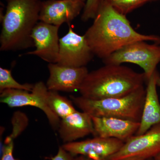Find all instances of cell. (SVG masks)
<instances>
[{
  "instance_id": "cell-1",
  "label": "cell",
  "mask_w": 160,
  "mask_h": 160,
  "mask_svg": "<svg viewBox=\"0 0 160 160\" xmlns=\"http://www.w3.org/2000/svg\"><path fill=\"white\" fill-rule=\"evenodd\" d=\"M84 35L94 55L102 60L138 41L160 44V37L139 33L132 28L126 16L116 11L108 1L100 9Z\"/></svg>"
},
{
  "instance_id": "cell-2",
  "label": "cell",
  "mask_w": 160,
  "mask_h": 160,
  "mask_svg": "<svg viewBox=\"0 0 160 160\" xmlns=\"http://www.w3.org/2000/svg\"><path fill=\"white\" fill-rule=\"evenodd\" d=\"M146 81L144 72L122 65H105L88 72L79 92L90 99L122 97L144 86Z\"/></svg>"
},
{
  "instance_id": "cell-3",
  "label": "cell",
  "mask_w": 160,
  "mask_h": 160,
  "mask_svg": "<svg viewBox=\"0 0 160 160\" xmlns=\"http://www.w3.org/2000/svg\"><path fill=\"white\" fill-rule=\"evenodd\" d=\"M0 35V50L16 51L34 46L31 34L39 20L41 0H6Z\"/></svg>"
},
{
  "instance_id": "cell-4",
  "label": "cell",
  "mask_w": 160,
  "mask_h": 160,
  "mask_svg": "<svg viewBox=\"0 0 160 160\" xmlns=\"http://www.w3.org/2000/svg\"><path fill=\"white\" fill-rule=\"evenodd\" d=\"M144 86L126 96L92 100L70 96L82 111L96 117L120 118L140 122L146 96Z\"/></svg>"
},
{
  "instance_id": "cell-5",
  "label": "cell",
  "mask_w": 160,
  "mask_h": 160,
  "mask_svg": "<svg viewBox=\"0 0 160 160\" xmlns=\"http://www.w3.org/2000/svg\"><path fill=\"white\" fill-rule=\"evenodd\" d=\"M102 61L105 65L130 63L138 65L143 69L147 82L160 62V45L138 41L124 46Z\"/></svg>"
},
{
  "instance_id": "cell-6",
  "label": "cell",
  "mask_w": 160,
  "mask_h": 160,
  "mask_svg": "<svg viewBox=\"0 0 160 160\" xmlns=\"http://www.w3.org/2000/svg\"><path fill=\"white\" fill-rule=\"evenodd\" d=\"M48 90L43 82L34 84L31 92L17 89H6L1 92L0 102L9 107L31 106L42 110L46 114L52 128H58L61 119L49 108L47 102Z\"/></svg>"
},
{
  "instance_id": "cell-7",
  "label": "cell",
  "mask_w": 160,
  "mask_h": 160,
  "mask_svg": "<svg viewBox=\"0 0 160 160\" xmlns=\"http://www.w3.org/2000/svg\"><path fill=\"white\" fill-rule=\"evenodd\" d=\"M85 35L75 32L69 26L68 32L60 38L57 64L72 67L86 66L94 56Z\"/></svg>"
},
{
  "instance_id": "cell-8",
  "label": "cell",
  "mask_w": 160,
  "mask_h": 160,
  "mask_svg": "<svg viewBox=\"0 0 160 160\" xmlns=\"http://www.w3.org/2000/svg\"><path fill=\"white\" fill-rule=\"evenodd\" d=\"M160 153V123L152 126L142 134L132 137L109 160H118L132 157L148 159L153 158Z\"/></svg>"
},
{
  "instance_id": "cell-9",
  "label": "cell",
  "mask_w": 160,
  "mask_h": 160,
  "mask_svg": "<svg viewBox=\"0 0 160 160\" xmlns=\"http://www.w3.org/2000/svg\"><path fill=\"white\" fill-rule=\"evenodd\" d=\"M124 143L114 138L95 137L93 138L65 143L62 146L75 157L82 155L91 160H109L121 149Z\"/></svg>"
},
{
  "instance_id": "cell-10",
  "label": "cell",
  "mask_w": 160,
  "mask_h": 160,
  "mask_svg": "<svg viewBox=\"0 0 160 160\" xmlns=\"http://www.w3.org/2000/svg\"><path fill=\"white\" fill-rule=\"evenodd\" d=\"M60 26L40 21L31 34L36 49L26 55L38 57L49 63H57L59 52L58 31Z\"/></svg>"
},
{
  "instance_id": "cell-11",
  "label": "cell",
  "mask_w": 160,
  "mask_h": 160,
  "mask_svg": "<svg viewBox=\"0 0 160 160\" xmlns=\"http://www.w3.org/2000/svg\"><path fill=\"white\" fill-rule=\"evenodd\" d=\"M49 76L46 85L50 91L73 92L79 90L89 72L86 66L72 67L49 63Z\"/></svg>"
},
{
  "instance_id": "cell-12",
  "label": "cell",
  "mask_w": 160,
  "mask_h": 160,
  "mask_svg": "<svg viewBox=\"0 0 160 160\" xmlns=\"http://www.w3.org/2000/svg\"><path fill=\"white\" fill-rule=\"evenodd\" d=\"M85 4L70 0H46L42 2L39 20L60 26L69 24L83 11Z\"/></svg>"
},
{
  "instance_id": "cell-13",
  "label": "cell",
  "mask_w": 160,
  "mask_h": 160,
  "mask_svg": "<svg viewBox=\"0 0 160 160\" xmlns=\"http://www.w3.org/2000/svg\"><path fill=\"white\" fill-rule=\"evenodd\" d=\"M95 137L114 138L124 142L135 135L140 122L111 117H91Z\"/></svg>"
},
{
  "instance_id": "cell-14",
  "label": "cell",
  "mask_w": 160,
  "mask_h": 160,
  "mask_svg": "<svg viewBox=\"0 0 160 160\" xmlns=\"http://www.w3.org/2000/svg\"><path fill=\"white\" fill-rule=\"evenodd\" d=\"M159 76L156 70L147 81L142 117L136 135L145 133L152 127L160 123V102L157 89Z\"/></svg>"
},
{
  "instance_id": "cell-15",
  "label": "cell",
  "mask_w": 160,
  "mask_h": 160,
  "mask_svg": "<svg viewBox=\"0 0 160 160\" xmlns=\"http://www.w3.org/2000/svg\"><path fill=\"white\" fill-rule=\"evenodd\" d=\"M58 130L60 137L65 143L75 142L78 139L93 134L91 116L84 112L77 110L61 120Z\"/></svg>"
},
{
  "instance_id": "cell-16",
  "label": "cell",
  "mask_w": 160,
  "mask_h": 160,
  "mask_svg": "<svg viewBox=\"0 0 160 160\" xmlns=\"http://www.w3.org/2000/svg\"><path fill=\"white\" fill-rule=\"evenodd\" d=\"M47 102L50 109L60 118H64L77 111L72 101L61 95L58 92L49 90Z\"/></svg>"
},
{
  "instance_id": "cell-17",
  "label": "cell",
  "mask_w": 160,
  "mask_h": 160,
  "mask_svg": "<svg viewBox=\"0 0 160 160\" xmlns=\"http://www.w3.org/2000/svg\"><path fill=\"white\" fill-rule=\"evenodd\" d=\"M34 85L25 83L20 84L18 82L12 75L11 70L0 68V92L6 89H17L31 92L33 89Z\"/></svg>"
},
{
  "instance_id": "cell-18",
  "label": "cell",
  "mask_w": 160,
  "mask_h": 160,
  "mask_svg": "<svg viewBox=\"0 0 160 160\" xmlns=\"http://www.w3.org/2000/svg\"><path fill=\"white\" fill-rule=\"evenodd\" d=\"M153 1L155 0H108L116 11L125 16L148 2Z\"/></svg>"
},
{
  "instance_id": "cell-19",
  "label": "cell",
  "mask_w": 160,
  "mask_h": 160,
  "mask_svg": "<svg viewBox=\"0 0 160 160\" xmlns=\"http://www.w3.org/2000/svg\"><path fill=\"white\" fill-rule=\"evenodd\" d=\"M108 0H86L81 19L84 22L94 19L100 9Z\"/></svg>"
},
{
  "instance_id": "cell-20",
  "label": "cell",
  "mask_w": 160,
  "mask_h": 160,
  "mask_svg": "<svg viewBox=\"0 0 160 160\" xmlns=\"http://www.w3.org/2000/svg\"><path fill=\"white\" fill-rule=\"evenodd\" d=\"M12 118V124L13 129L11 134L9 137L14 140L19 135L28 125V118L26 115L21 112H17L13 114Z\"/></svg>"
},
{
  "instance_id": "cell-21",
  "label": "cell",
  "mask_w": 160,
  "mask_h": 160,
  "mask_svg": "<svg viewBox=\"0 0 160 160\" xmlns=\"http://www.w3.org/2000/svg\"><path fill=\"white\" fill-rule=\"evenodd\" d=\"M13 148L14 140L7 137L5 141L1 160H19L13 156Z\"/></svg>"
},
{
  "instance_id": "cell-22",
  "label": "cell",
  "mask_w": 160,
  "mask_h": 160,
  "mask_svg": "<svg viewBox=\"0 0 160 160\" xmlns=\"http://www.w3.org/2000/svg\"><path fill=\"white\" fill-rule=\"evenodd\" d=\"M75 157L60 146L57 154L51 158V160H75Z\"/></svg>"
},
{
  "instance_id": "cell-23",
  "label": "cell",
  "mask_w": 160,
  "mask_h": 160,
  "mask_svg": "<svg viewBox=\"0 0 160 160\" xmlns=\"http://www.w3.org/2000/svg\"><path fill=\"white\" fill-rule=\"evenodd\" d=\"M146 159L138 157H129L125 158L122 159L118 160H146Z\"/></svg>"
},
{
  "instance_id": "cell-24",
  "label": "cell",
  "mask_w": 160,
  "mask_h": 160,
  "mask_svg": "<svg viewBox=\"0 0 160 160\" xmlns=\"http://www.w3.org/2000/svg\"><path fill=\"white\" fill-rule=\"evenodd\" d=\"M75 160H91L86 157L82 155H78L75 156Z\"/></svg>"
},
{
  "instance_id": "cell-25",
  "label": "cell",
  "mask_w": 160,
  "mask_h": 160,
  "mask_svg": "<svg viewBox=\"0 0 160 160\" xmlns=\"http://www.w3.org/2000/svg\"><path fill=\"white\" fill-rule=\"evenodd\" d=\"M72 2H76L81 3L82 4H86V0H70Z\"/></svg>"
},
{
  "instance_id": "cell-26",
  "label": "cell",
  "mask_w": 160,
  "mask_h": 160,
  "mask_svg": "<svg viewBox=\"0 0 160 160\" xmlns=\"http://www.w3.org/2000/svg\"><path fill=\"white\" fill-rule=\"evenodd\" d=\"M154 160H160V153L158 154L154 158H153Z\"/></svg>"
},
{
  "instance_id": "cell-27",
  "label": "cell",
  "mask_w": 160,
  "mask_h": 160,
  "mask_svg": "<svg viewBox=\"0 0 160 160\" xmlns=\"http://www.w3.org/2000/svg\"><path fill=\"white\" fill-rule=\"evenodd\" d=\"M157 86H159L160 88V75L159 76L158 78L157 81Z\"/></svg>"
},
{
  "instance_id": "cell-28",
  "label": "cell",
  "mask_w": 160,
  "mask_h": 160,
  "mask_svg": "<svg viewBox=\"0 0 160 160\" xmlns=\"http://www.w3.org/2000/svg\"><path fill=\"white\" fill-rule=\"evenodd\" d=\"M146 160H153V158H149V159H146Z\"/></svg>"
}]
</instances>
